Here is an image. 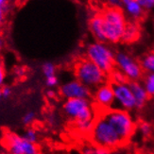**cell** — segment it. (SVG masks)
Here are the masks:
<instances>
[{"label": "cell", "instance_id": "6da1fadb", "mask_svg": "<svg viewBox=\"0 0 154 154\" xmlns=\"http://www.w3.org/2000/svg\"><path fill=\"white\" fill-rule=\"evenodd\" d=\"M90 133L94 143L98 146L111 149L118 148L119 146L124 144L117 132L103 116H100L94 122Z\"/></svg>", "mask_w": 154, "mask_h": 154}, {"label": "cell", "instance_id": "7a4b0ae2", "mask_svg": "<svg viewBox=\"0 0 154 154\" xmlns=\"http://www.w3.org/2000/svg\"><path fill=\"white\" fill-rule=\"evenodd\" d=\"M104 32L107 41L111 43H118L121 41L126 26V18L120 8L110 7L102 13Z\"/></svg>", "mask_w": 154, "mask_h": 154}, {"label": "cell", "instance_id": "3957f363", "mask_svg": "<svg viewBox=\"0 0 154 154\" xmlns=\"http://www.w3.org/2000/svg\"><path fill=\"white\" fill-rule=\"evenodd\" d=\"M75 75L78 80L88 87L98 86L106 79V73L89 59L82 60L77 63Z\"/></svg>", "mask_w": 154, "mask_h": 154}, {"label": "cell", "instance_id": "277c9868", "mask_svg": "<svg viewBox=\"0 0 154 154\" xmlns=\"http://www.w3.org/2000/svg\"><path fill=\"white\" fill-rule=\"evenodd\" d=\"M111 126L117 132L119 137L125 143L134 131V123L131 117L124 110H110L103 113Z\"/></svg>", "mask_w": 154, "mask_h": 154}, {"label": "cell", "instance_id": "5b68a950", "mask_svg": "<svg viewBox=\"0 0 154 154\" xmlns=\"http://www.w3.org/2000/svg\"><path fill=\"white\" fill-rule=\"evenodd\" d=\"M87 57L106 74H110L116 64V55L102 43L92 44L87 48Z\"/></svg>", "mask_w": 154, "mask_h": 154}, {"label": "cell", "instance_id": "8992f818", "mask_svg": "<svg viewBox=\"0 0 154 154\" xmlns=\"http://www.w3.org/2000/svg\"><path fill=\"white\" fill-rule=\"evenodd\" d=\"M3 144L6 149L12 154H37L39 149L36 143H31L23 136L12 132H7L4 136Z\"/></svg>", "mask_w": 154, "mask_h": 154}, {"label": "cell", "instance_id": "52a82bcc", "mask_svg": "<svg viewBox=\"0 0 154 154\" xmlns=\"http://www.w3.org/2000/svg\"><path fill=\"white\" fill-rule=\"evenodd\" d=\"M63 110L75 121L93 119L92 108L87 98H67L63 104Z\"/></svg>", "mask_w": 154, "mask_h": 154}, {"label": "cell", "instance_id": "ba28073f", "mask_svg": "<svg viewBox=\"0 0 154 154\" xmlns=\"http://www.w3.org/2000/svg\"><path fill=\"white\" fill-rule=\"evenodd\" d=\"M116 64L118 65L124 74L132 80H136L142 76V67L140 63L125 53L119 52L116 55Z\"/></svg>", "mask_w": 154, "mask_h": 154}, {"label": "cell", "instance_id": "9c48e42d", "mask_svg": "<svg viewBox=\"0 0 154 154\" xmlns=\"http://www.w3.org/2000/svg\"><path fill=\"white\" fill-rule=\"evenodd\" d=\"M112 87L115 93L116 101L125 110H131L135 108V99L128 83L112 82Z\"/></svg>", "mask_w": 154, "mask_h": 154}, {"label": "cell", "instance_id": "30bf717a", "mask_svg": "<svg viewBox=\"0 0 154 154\" xmlns=\"http://www.w3.org/2000/svg\"><path fill=\"white\" fill-rule=\"evenodd\" d=\"M61 94L63 97L67 98H88L90 90L79 80H73L63 84L61 87Z\"/></svg>", "mask_w": 154, "mask_h": 154}, {"label": "cell", "instance_id": "8fae6325", "mask_svg": "<svg viewBox=\"0 0 154 154\" xmlns=\"http://www.w3.org/2000/svg\"><path fill=\"white\" fill-rule=\"evenodd\" d=\"M97 102L103 107H110L116 101L115 93L112 85H102L96 94Z\"/></svg>", "mask_w": 154, "mask_h": 154}, {"label": "cell", "instance_id": "7c38bea8", "mask_svg": "<svg viewBox=\"0 0 154 154\" xmlns=\"http://www.w3.org/2000/svg\"><path fill=\"white\" fill-rule=\"evenodd\" d=\"M89 29L98 42L104 43L107 41V38L104 32V26H103V17L102 14H96L94 15L89 21Z\"/></svg>", "mask_w": 154, "mask_h": 154}, {"label": "cell", "instance_id": "4fadbf2b", "mask_svg": "<svg viewBox=\"0 0 154 154\" xmlns=\"http://www.w3.org/2000/svg\"><path fill=\"white\" fill-rule=\"evenodd\" d=\"M128 85L131 88L132 95L134 97L135 99V108L141 109L144 107L146 99L149 98V94L146 92L145 86H142L141 84H139L135 80L132 82H129Z\"/></svg>", "mask_w": 154, "mask_h": 154}, {"label": "cell", "instance_id": "5bb4252c", "mask_svg": "<svg viewBox=\"0 0 154 154\" xmlns=\"http://www.w3.org/2000/svg\"><path fill=\"white\" fill-rule=\"evenodd\" d=\"M139 37H140V29L138 25L135 23L129 22L126 24L121 41L120 42L126 44H131L137 41Z\"/></svg>", "mask_w": 154, "mask_h": 154}, {"label": "cell", "instance_id": "9a60e30c", "mask_svg": "<svg viewBox=\"0 0 154 154\" xmlns=\"http://www.w3.org/2000/svg\"><path fill=\"white\" fill-rule=\"evenodd\" d=\"M125 5V10L127 11V13L131 16L134 19H138L143 15V7L140 5L136 0H131V1L124 4Z\"/></svg>", "mask_w": 154, "mask_h": 154}, {"label": "cell", "instance_id": "2e32d148", "mask_svg": "<svg viewBox=\"0 0 154 154\" xmlns=\"http://www.w3.org/2000/svg\"><path fill=\"white\" fill-rule=\"evenodd\" d=\"M140 65L143 70L149 73H154V51L146 54L140 61Z\"/></svg>", "mask_w": 154, "mask_h": 154}, {"label": "cell", "instance_id": "e0dca14e", "mask_svg": "<svg viewBox=\"0 0 154 154\" xmlns=\"http://www.w3.org/2000/svg\"><path fill=\"white\" fill-rule=\"evenodd\" d=\"M93 125H94L93 119L92 120H77L76 121L77 129L83 133L91 132Z\"/></svg>", "mask_w": 154, "mask_h": 154}, {"label": "cell", "instance_id": "ac0fdd59", "mask_svg": "<svg viewBox=\"0 0 154 154\" xmlns=\"http://www.w3.org/2000/svg\"><path fill=\"white\" fill-rule=\"evenodd\" d=\"M145 88L149 96L154 97V73H149L145 79Z\"/></svg>", "mask_w": 154, "mask_h": 154}, {"label": "cell", "instance_id": "d6986e66", "mask_svg": "<svg viewBox=\"0 0 154 154\" xmlns=\"http://www.w3.org/2000/svg\"><path fill=\"white\" fill-rule=\"evenodd\" d=\"M112 79H113V82L116 83H128V77H127L122 71H115L112 70L111 72Z\"/></svg>", "mask_w": 154, "mask_h": 154}, {"label": "cell", "instance_id": "ffe728a7", "mask_svg": "<svg viewBox=\"0 0 154 154\" xmlns=\"http://www.w3.org/2000/svg\"><path fill=\"white\" fill-rule=\"evenodd\" d=\"M42 71H43V74L45 75V78L55 76V73H56L55 65L52 63H45L42 66Z\"/></svg>", "mask_w": 154, "mask_h": 154}, {"label": "cell", "instance_id": "44dd1931", "mask_svg": "<svg viewBox=\"0 0 154 154\" xmlns=\"http://www.w3.org/2000/svg\"><path fill=\"white\" fill-rule=\"evenodd\" d=\"M82 153H85V154H108V153H110V149L103 148V146H97L96 148H86V149H84Z\"/></svg>", "mask_w": 154, "mask_h": 154}, {"label": "cell", "instance_id": "7402d4cb", "mask_svg": "<svg viewBox=\"0 0 154 154\" xmlns=\"http://www.w3.org/2000/svg\"><path fill=\"white\" fill-rule=\"evenodd\" d=\"M26 140H28V141L31 142V143H36L37 140H38V134L36 131H34L33 129H29L26 130L24 134L22 135Z\"/></svg>", "mask_w": 154, "mask_h": 154}, {"label": "cell", "instance_id": "603a6c76", "mask_svg": "<svg viewBox=\"0 0 154 154\" xmlns=\"http://www.w3.org/2000/svg\"><path fill=\"white\" fill-rule=\"evenodd\" d=\"M34 119H35V113L34 112H32V111H29L28 112H26L22 120H23V123L25 125H30L33 121H34Z\"/></svg>", "mask_w": 154, "mask_h": 154}, {"label": "cell", "instance_id": "cb8c5ba5", "mask_svg": "<svg viewBox=\"0 0 154 154\" xmlns=\"http://www.w3.org/2000/svg\"><path fill=\"white\" fill-rule=\"evenodd\" d=\"M140 131L143 133V135L149 136L151 132V127L148 122H142L140 124Z\"/></svg>", "mask_w": 154, "mask_h": 154}, {"label": "cell", "instance_id": "d4e9b609", "mask_svg": "<svg viewBox=\"0 0 154 154\" xmlns=\"http://www.w3.org/2000/svg\"><path fill=\"white\" fill-rule=\"evenodd\" d=\"M144 10H150L154 7V0H136Z\"/></svg>", "mask_w": 154, "mask_h": 154}, {"label": "cell", "instance_id": "484cf974", "mask_svg": "<svg viewBox=\"0 0 154 154\" xmlns=\"http://www.w3.org/2000/svg\"><path fill=\"white\" fill-rule=\"evenodd\" d=\"M5 78H6V74H5L4 63H3V61H2V60L0 59V87H2V86L4 85Z\"/></svg>", "mask_w": 154, "mask_h": 154}, {"label": "cell", "instance_id": "4316f807", "mask_svg": "<svg viewBox=\"0 0 154 154\" xmlns=\"http://www.w3.org/2000/svg\"><path fill=\"white\" fill-rule=\"evenodd\" d=\"M45 83H46V86H48V87H54V86H56L58 84V79H57L56 75L46 78Z\"/></svg>", "mask_w": 154, "mask_h": 154}, {"label": "cell", "instance_id": "83f0119b", "mask_svg": "<svg viewBox=\"0 0 154 154\" xmlns=\"http://www.w3.org/2000/svg\"><path fill=\"white\" fill-rule=\"evenodd\" d=\"M107 2L112 8H121L122 5H124L122 0H107Z\"/></svg>", "mask_w": 154, "mask_h": 154}, {"label": "cell", "instance_id": "f1b7e54d", "mask_svg": "<svg viewBox=\"0 0 154 154\" xmlns=\"http://www.w3.org/2000/svg\"><path fill=\"white\" fill-rule=\"evenodd\" d=\"M1 92H2V96L3 98H8L11 97V89L10 88L9 86H2L1 87Z\"/></svg>", "mask_w": 154, "mask_h": 154}, {"label": "cell", "instance_id": "f546056e", "mask_svg": "<svg viewBox=\"0 0 154 154\" xmlns=\"http://www.w3.org/2000/svg\"><path fill=\"white\" fill-rule=\"evenodd\" d=\"M26 74V69L24 67H16L14 68V75L18 78H22Z\"/></svg>", "mask_w": 154, "mask_h": 154}, {"label": "cell", "instance_id": "4dcf8cb0", "mask_svg": "<svg viewBox=\"0 0 154 154\" xmlns=\"http://www.w3.org/2000/svg\"><path fill=\"white\" fill-rule=\"evenodd\" d=\"M6 8H0V25L3 22L4 17H5V12H6Z\"/></svg>", "mask_w": 154, "mask_h": 154}, {"label": "cell", "instance_id": "1f68e13d", "mask_svg": "<svg viewBox=\"0 0 154 154\" xmlns=\"http://www.w3.org/2000/svg\"><path fill=\"white\" fill-rule=\"evenodd\" d=\"M5 45V41H4V38L3 36L1 35V33H0V51H1L4 48Z\"/></svg>", "mask_w": 154, "mask_h": 154}, {"label": "cell", "instance_id": "d6a6232c", "mask_svg": "<svg viewBox=\"0 0 154 154\" xmlns=\"http://www.w3.org/2000/svg\"><path fill=\"white\" fill-rule=\"evenodd\" d=\"M9 0H0V8H6L7 9V4H8Z\"/></svg>", "mask_w": 154, "mask_h": 154}, {"label": "cell", "instance_id": "836d02e7", "mask_svg": "<svg viewBox=\"0 0 154 154\" xmlns=\"http://www.w3.org/2000/svg\"><path fill=\"white\" fill-rule=\"evenodd\" d=\"M46 96H48V97H50V98H53L55 97V92L52 91V90H49V91L46 92Z\"/></svg>", "mask_w": 154, "mask_h": 154}, {"label": "cell", "instance_id": "e575fe53", "mask_svg": "<svg viewBox=\"0 0 154 154\" xmlns=\"http://www.w3.org/2000/svg\"><path fill=\"white\" fill-rule=\"evenodd\" d=\"M2 98H3V96H2V92H1V87H0V101H1Z\"/></svg>", "mask_w": 154, "mask_h": 154}, {"label": "cell", "instance_id": "d590c367", "mask_svg": "<svg viewBox=\"0 0 154 154\" xmlns=\"http://www.w3.org/2000/svg\"><path fill=\"white\" fill-rule=\"evenodd\" d=\"M122 1H123V4H126V3H128V2L131 1V0H122Z\"/></svg>", "mask_w": 154, "mask_h": 154}]
</instances>
